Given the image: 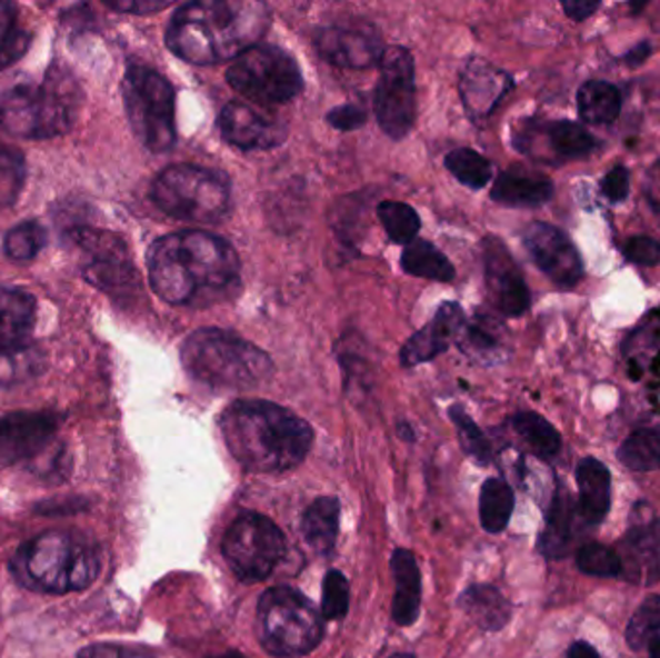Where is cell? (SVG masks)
Instances as JSON below:
<instances>
[{
  "mask_svg": "<svg viewBox=\"0 0 660 658\" xmlns=\"http://www.w3.org/2000/svg\"><path fill=\"white\" fill-rule=\"evenodd\" d=\"M211 658H246V657H243L242 652L228 651V652H224V655H217V657H211Z\"/></svg>",
  "mask_w": 660,
  "mask_h": 658,
  "instance_id": "cell-57",
  "label": "cell"
},
{
  "mask_svg": "<svg viewBox=\"0 0 660 658\" xmlns=\"http://www.w3.org/2000/svg\"><path fill=\"white\" fill-rule=\"evenodd\" d=\"M219 128L230 146L243 151H267L287 141L284 120L267 109L230 101L220 110Z\"/></svg>",
  "mask_w": 660,
  "mask_h": 658,
  "instance_id": "cell-16",
  "label": "cell"
},
{
  "mask_svg": "<svg viewBox=\"0 0 660 658\" xmlns=\"http://www.w3.org/2000/svg\"><path fill=\"white\" fill-rule=\"evenodd\" d=\"M390 658H416V657H413V655H408V652H398V655H394V657H390Z\"/></svg>",
  "mask_w": 660,
  "mask_h": 658,
  "instance_id": "cell-58",
  "label": "cell"
},
{
  "mask_svg": "<svg viewBox=\"0 0 660 658\" xmlns=\"http://www.w3.org/2000/svg\"><path fill=\"white\" fill-rule=\"evenodd\" d=\"M284 550V535L263 514H240L222 539V556L230 570L248 584L269 578L282 560Z\"/></svg>",
  "mask_w": 660,
  "mask_h": 658,
  "instance_id": "cell-11",
  "label": "cell"
},
{
  "mask_svg": "<svg viewBox=\"0 0 660 658\" xmlns=\"http://www.w3.org/2000/svg\"><path fill=\"white\" fill-rule=\"evenodd\" d=\"M659 542L653 531L649 527L643 529H633L628 534V545H626V560H633V578H657L660 576L659 564Z\"/></svg>",
  "mask_w": 660,
  "mask_h": 658,
  "instance_id": "cell-38",
  "label": "cell"
},
{
  "mask_svg": "<svg viewBox=\"0 0 660 658\" xmlns=\"http://www.w3.org/2000/svg\"><path fill=\"white\" fill-rule=\"evenodd\" d=\"M458 605L466 615L470 616L471 622L477 624L484 631H499L512 618V607L507 597L497 587L483 586V584L468 587L460 595Z\"/></svg>",
  "mask_w": 660,
  "mask_h": 658,
  "instance_id": "cell-27",
  "label": "cell"
},
{
  "mask_svg": "<svg viewBox=\"0 0 660 658\" xmlns=\"http://www.w3.org/2000/svg\"><path fill=\"white\" fill-rule=\"evenodd\" d=\"M78 83L60 67H51L39 86L23 83L0 99V128L22 139L64 136L76 122Z\"/></svg>",
  "mask_w": 660,
  "mask_h": 658,
  "instance_id": "cell-6",
  "label": "cell"
},
{
  "mask_svg": "<svg viewBox=\"0 0 660 658\" xmlns=\"http://www.w3.org/2000/svg\"><path fill=\"white\" fill-rule=\"evenodd\" d=\"M618 460L623 468L638 473L660 469V432L638 429L626 437L618 448Z\"/></svg>",
  "mask_w": 660,
  "mask_h": 658,
  "instance_id": "cell-34",
  "label": "cell"
},
{
  "mask_svg": "<svg viewBox=\"0 0 660 658\" xmlns=\"http://www.w3.org/2000/svg\"><path fill=\"white\" fill-rule=\"evenodd\" d=\"M643 191H646L647 203L653 211L660 212V159L647 170Z\"/></svg>",
  "mask_w": 660,
  "mask_h": 658,
  "instance_id": "cell-53",
  "label": "cell"
},
{
  "mask_svg": "<svg viewBox=\"0 0 660 658\" xmlns=\"http://www.w3.org/2000/svg\"><path fill=\"white\" fill-rule=\"evenodd\" d=\"M601 8L599 0H566L562 2V10L573 22H583L589 16H593Z\"/></svg>",
  "mask_w": 660,
  "mask_h": 658,
  "instance_id": "cell-52",
  "label": "cell"
},
{
  "mask_svg": "<svg viewBox=\"0 0 660 658\" xmlns=\"http://www.w3.org/2000/svg\"><path fill=\"white\" fill-rule=\"evenodd\" d=\"M88 508V502L78 497H60L52 500H43L36 506V514L41 516H70Z\"/></svg>",
  "mask_w": 660,
  "mask_h": 658,
  "instance_id": "cell-50",
  "label": "cell"
},
{
  "mask_svg": "<svg viewBox=\"0 0 660 658\" xmlns=\"http://www.w3.org/2000/svg\"><path fill=\"white\" fill-rule=\"evenodd\" d=\"M512 86L510 76L484 60H470L460 81L462 101L471 118H487Z\"/></svg>",
  "mask_w": 660,
  "mask_h": 658,
  "instance_id": "cell-20",
  "label": "cell"
},
{
  "mask_svg": "<svg viewBox=\"0 0 660 658\" xmlns=\"http://www.w3.org/2000/svg\"><path fill=\"white\" fill-rule=\"evenodd\" d=\"M651 43H639L638 47H633L626 57H623V62L631 68H638L646 62L649 57H651Z\"/></svg>",
  "mask_w": 660,
  "mask_h": 658,
  "instance_id": "cell-54",
  "label": "cell"
},
{
  "mask_svg": "<svg viewBox=\"0 0 660 658\" xmlns=\"http://www.w3.org/2000/svg\"><path fill=\"white\" fill-rule=\"evenodd\" d=\"M390 570L394 576V599L392 618L398 626L410 628L418 622L421 610V571L413 552L397 549L390 558Z\"/></svg>",
  "mask_w": 660,
  "mask_h": 658,
  "instance_id": "cell-24",
  "label": "cell"
},
{
  "mask_svg": "<svg viewBox=\"0 0 660 658\" xmlns=\"http://www.w3.org/2000/svg\"><path fill=\"white\" fill-rule=\"evenodd\" d=\"M554 196V183L549 176L521 164L510 167L494 180L491 198L499 206L512 209H537L549 203Z\"/></svg>",
  "mask_w": 660,
  "mask_h": 658,
  "instance_id": "cell-21",
  "label": "cell"
},
{
  "mask_svg": "<svg viewBox=\"0 0 660 658\" xmlns=\"http://www.w3.org/2000/svg\"><path fill=\"white\" fill-rule=\"evenodd\" d=\"M377 215L392 242L408 246L418 240L421 219L413 207L402 201H382L381 206L377 207Z\"/></svg>",
  "mask_w": 660,
  "mask_h": 658,
  "instance_id": "cell-37",
  "label": "cell"
},
{
  "mask_svg": "<svg viewBox=\"0 0 660 658\" xmlns=\"http://www.w3.org/2000/svg\"><path fill=\"white\" fill-rule=\"evenodd\" d=\"M531 132L541 136L550 147L554 157L560 159H586L587 154L593 153L597 149V139L587 132L583 126L572 120H557V122H547L543 126L528 124Z\"/></svg>",
  "mask_w": 660,
  "mask_h": 658,
  "instance_id": "cell-29",
  "label": "cell"
},
{
  "mask_svg": "<svg viewBox=\"0 0 660 658\" xmlns=\"http://www.w3.org/2000/svg\"><path fill=\"white\" fill-rule=\"evenodd\" d=\"M47 243V230L37 220H23L8 230L4 238V251L12 261L26 263L36 259Z\"/></svg>",
  "mask_w": 660,
  "mask_h": 658,
  "instance_id": "cell-40",
  "label": "cell"
},
{
  "mask_svg": "<svg viewBox=\"0 0 660 658\" xmlns=\"http://www.w3.org/2000/svg\"><path fill=\"white\" fill-rule=\"evenodd\" d=\"M513 490L507 481L502 479H487L481 487L479 495V518L487 534L499 535L507 529L512 518Z\"/></svg>",
  "mask_w": 660,
  "mask_h": 658,
  "instance_id": "cell-32",
  "label": "cell"
},
{
  "mask_svg": "<svg viewBox=\"0 0 660 658\" xmlns=\"http://www.w3.org/2000/svg\"><path fill=\"white\" fill-rule=\"evenodd\" d=\"M271 28V8L259 0H199L178 8L167 26V47L198 67L236 60Z\"/></svg>",
  "mask_w": 660,
  "mask_h": 658,
  "instance_id": "cell-2",
  "label": "cell"
},
{
  "mask_svg": "<svg viewBox=\"0 0 660 658\" xmlns=\"http://www.w3.org/2000/svg\"><path fill=\"white\" fill-rule=\"evenodd\" d=\"M484 285L492 306L507 317H521L531 306L526 278L513 261L512 253L499 238H487L483 242Z\"/></svg>",
  "mask_w": 660,
  "mask_h": 658,
  "instance_id": "cell-15",
  "label": "cell"
},
{
  "mask_svg": "<svg viewBox=\"0 0 660 658\" xmlns=\"http://www.w3.org/2000/svg\"><path fill=\"white\" fill-rule=\"evenodd\" d=\"M340 529V502L334 497L317 498L301 518V534L309 549L317 555H330L337 545Z\"/></svg>",
  "mask_w": 660,
  "mask_h": 658,
  "instance_id": "cell-28",
  "label": "cell"
},
{
  "mask_svg": "<svg viewBox=\"0 0 660 658\" xmlns=\"http://www.w3.org/2000/svg\"><path fill=\"white\" fill-rule=\"evenodd\" d=\"M317 52L329 64L340 68H371L379 64L384 54V44L374 30L350 28V26H327L319 28L313 37Z\"/></svg>",
  "mask_w": 660,
  "mask_h": 658,
  "instance_id": "cell-18",
  "label": "cell"
},
{
  "mask_svg": "<svg viewBox=\"0 0 660 658\" xmlns=\"http://www.w3.org/2000/svg\"><path fill=\"white\" fill-rule=\"evenodd\" d=\"M107 7L117 10V12H130V14H151V12H161L170 7V2H154V0H132V2H107Z\"/></svg>",
  "mask_w": 660,
  "mask_h": 658,
  "instance_id": "cell-51",
  "label": "cell"
},
{
  "mask_svg": "<svg viewBox=\"0 0 660 658\" xmlns=\"http://www.w3.org/2000/svg\"><path fill=\"white\" fill-rule=\"evenodd\" d=\"M512 427L516 435L531 448V452L543 460L554 458L562 448L560 432L539 413L521 411L512 417Z\"/></svg>",
  "mask_w": 660,
  "mask_h": 658,
  "instance_id": "cell-33",
  "label": "cell"
},
{
  "mask_svg": "<svg viewBox=\"0 0 660 658\" xmlns=\"http://www.w3.org/2000/svg\"><path fill=\"white\" fill-rule=\"evenodd\" d=\"M78 658H153L140 649L124 647V645L96 644L89 645L78 652Z\"/></svg>",
  "mask_w": 660,
  "mask_h": 658,
  "instance_id": "cell-49",
  "label": "cell"
},
{
  "mask_svg": "<svg viewBox=\"0 0 660 658\" xmlns=\"http://www.w3.org/2000/svg\"><path fill=\"white\" fill-rule=\"evenodd\" d=\"M327 120L332 128H337L340 132H352L366 124V110L358 104H344V107L330 110Z\"/></svg>",
  "mask_w": 660,
  "mask_h": 658,
  "instance_id": "cell-48",
  "label": "cell"
},
{
  "mask_svg": "<svg viewBox=\"0 0 660 658\" xmlns=\"http://www.w3.org/2000/svg\"><path fill=\"white\" fill-rule=\"evenodd\" d=\"M578 568L591 578H618L622 574V560L617 550L602 542H586L576 555Z\"/></svg>",
  "mask_w": 660,
  "mask_h": 658,
  "instance_id": "cell-43",
  "label": "cell"
},
{
  "mask_svg": "<svg viewBox=\"0 0 660 658\" xmlns=\"http://www.w3.org/2000/svg\"><path fill=\"white\" fill-rule=\"evenodd\" d=\"M70 242L83 253V275L88 282L109 293L132 292L140 285V275L120 236L80 227L70 232Z\"/></svg>",
  "mask_w": 660,
  "mask_h": 658,
  "instance_id": "cell-13",
  "label": "cell"
},
{
  "mask_svg": "<svg viewBox=\"0 0 660 658\" xmlns=\"http://www.w3.org/2000/svg\"><path fill=\"white\" fill-rule=\"evenodd\" d=\"M324 634L321 610L293 587H271L257 605V636L277 658H300L316 651Z\"/></svg>",
  "mask_w": 660,
  "mask_h": 658,
  "instance_id": "cell-7",
  "label": "cell"
},
{
  "mask_svg": "<svg viewBox=\"0 0 660 658\" xmlns=\"http://www.w3.org/2000/svg\"><path fill=\"white\" fill-rule=\"evenodd\" d=\"M59 423V416L49 411L0 416V468L37 458L54 439Z\"/></svg>",
  "mask_w": 660,
  "mask_h": 658,
  "instance_id": "cell-17",
  "label": "cell"
},
{
  "mask_svg": "<svg viewBox=\"0 0 660 658\" xmlns=\"http://www.w3.org/2000/svg\"><path fill=\"white\" fill-rule=\"evenodd\" d=\"M660 631V595L647 597L628 622L626 641L633 651L646 649L647 645L659 636Z\"/></svg>",
  "mask_w": 660,
  "mask_h": 658,
  "instance_id": "cell-41",
  "label": "cell"
},
{
  "mask_svg": "<svg viewBox=\"0 0 660 658\" xmlns=\"http://www.w3.org/2000/svg\"><path fill=\"white\" fill-rule=\"evenodd\" d=\"M622 93L609 81L589 80L578 91V112L589 126H609L620 117Z\"/></svg>",
  "mask_w": 660,
  "mask_h": 658,
  "instance_id": "cell-30",
  "label": "cell"
},
{
  "mask_svg": "<svg viewBox=\"0 0 660 658\" xmlns=\"http://www.w3.org/2000/svg\"><path fill=\"white\" fill-rule=\"evenodd\" d=\"M374 88V117L390 139L406 138L416 122V67L403 47H390L382 54Z\"/></svg>",
  "mask_w": 660,
  "mask_h": 658,
  "instance_id": "cell-12",
  "label": "cell"
},
{
  "mask_svg": "<svg viewBox=\"0 0 660 658\" xmlns=\"http://www.w3.org/2000/svg\"><path fill=\"white\" fill-rule=\"evenodd\" d=\"M523 246L533 263L558 286L570 290L583 278V259L572 240L560 228L531 222L523 230Z\"/></svg>",
  "mask_w": 660,
  "mask_h": 658,
  "instance_id": "cell-14",
  "label": "cell"
},
{
  "mask_svg": "<svg viewBox=\"0 0 660 658\" xmlns=\"http://www.w3.org/2000/svg\"><path fill=\"white\" fill-rule=\"evenodd\" d=\"M350 607V584L340 570H329L323 581L321 615L324 620H342Z\"/></svg>",
  "mask_w": 660,
  "mask_h": 658,
  "instance_id": "cell-44",
  "label": "cell"
},
{
  "mask_svg": "<svg viewBox=\"0 0 660 658\" xmlns=\"http://www.w3.org/2000/svg\"><path fill=\"white\" fill-rule=\"evenodd\" d=\"M31 43V33L18 20V7L0 0V72L22 59Z\"/></svg>",
  "mask_w": 660,
  "mask_h": 658,
  "instance_id": "cell-35",
  "label": "cell"
},
{
  "mask_svg": "<svg viewBox=\"0 0 660 658\" xmlns=\"http://www.w3.org/2000/svg\"><path fill=\"white\" fill-rule=\"evenodd\" d=\"M576 514H578V502H573L572 492H568L564 485H560L552 497V502H550L547 526L537 542L541 555L547 556L550 560L568 556L573 539V516Z\"/></svg>",
  "mask_w": 660,
  "mask_h": 658,
  "instance_id": "cell-26",
  "label": "cell"
},
{
  "mask_svg": "<svg viewBox=\"0 0 660 658\" xmlns=\"http://www.w3.org/2000/svg\"><path fill=\"white\" fill-rule=\"evenodd\" d=\"M230 88L263 107L290 103L300 96L303 78L290 52L277 44H256L227 70Z\"/></svg>",
  "mask_w": 660,
  "mask_h": 658,
  "instance_id": "cell-10",
  "label": "cell"
},
{
  "mask_svg": "<svg viewBox=\"0 0 660 658\" xmlns=\"http://www.w3.org/2000/svg\"><path fill=\"white\" fill-rule=\"evenodd\" d=\"M153 292L170 306L224 300L240 286V257L219 236L183 230L159 238L147 253Z\"/></svg>",
  "mask_w": 660,
  "mask_h": 658,
  "instance_id": "cell-1",
  "label": "cell"
},
{
  "mask_svg": "<svg viewBox=\"0 0 660 658\" xmlns=\"http://www.w3.org/2000/svg\"><path fill=\"white\" fill-rule=\"evenodd\" d=\"M151 199L172 219L219 225L230 211V183L217 170L172 164L154 178Z\"/></svg>",
  "mask_w": 660,
  "mask_h": 658,
  "instance_id": "cell-8",
  "label": "cell"
},
{
  "mask_svg": "<svg viewBox=\"0 0 660 658\" xmlns=\"http://www.w3.org/2000/svg\"><path fill=\"white\" fill-rule=\"evenodd\" d=\"M578 514L587 526H601L612 505V477L601 460L583 458L576 469Z\"/></svg>",
  "mask_w": 660,
  "mask_h": 658,
  "instance_id": "cell-22",
  "label": "cell"
},
{
  "mask_svg": "<svg viewBox=\"0 0 660 658\" xmlns=\"http://www.w3.org/2000/svg\"><path fill=\"white\" fill-rule=\"evenodd\" d=\"M36 317V298L30 292L0 286V351L28 346Z\"/></svg>",
  "mask_w": 660,
  "mask_h": 658,
  "instance_id": "cell-23",
  "label": "cell"
},
{
  "mask_svg": "<svg viewBox=\"0 0 660 658\" xmlns=\"http://www.w3.org/2000/svg\"><path fill=\"white\" fill-rule=\"evenodd\" d=\"M568 658H601L593 645L586 644V641H576L572 647L568 649Z\"/></svg>",
  "mask_w": 660,
  "mask_h": 658,
  "instance_id": "cell-55",
  "label": "cell"
},
{
  "mask_svg": "<svg viewBox=\"0 0 660 658\" xmlns=\"http://www.w3.org/2000/svg\"><path fill=\"white\" fill-rule=\"evenodd\" d=\"M450 417H452V423L456 425L463 452L468 453V458L476 461L477 466H489L492 461L491 442L479 429V425L460 406H454L450 410Z\"/></svg>",
  "mask_w": 660,
  "mask_h": 658,
  "instance_id": "cell-42",
  "label": "cell"
},
{
  "mask_svg": "<svg viewBox=\"0 0 660 658\" xmlns=\"http://www.w3.org/2000/svg\"><path fill=\"white\" fill-rule=\"evenodd\" d=\"M649 658H660V636L654 637L651 644L647 645Z\"/></svg>",
  "mask_w": 660,
  "mask_h": 658,
  "instance_id": "cell-56",
  "label": "cell"
},
{
  "mask_svg": "<svg viewBox=\"0 0 660 658\" xmlns=\"http://www.w3.org/2000/svg\"><path fill=\"white\" fill-rule=\"evenodd\" d=\"M444 164L458 182L468 186L471 190H481L491 182V161L470 147H460V149L450 151L444 159Z\"/></svg>",
  "mask_w": 660,
  "mask_h": 658,
  "instance_id": "cell-36",
  "label": "cell"
},
{
  "mask_svg": "<svg viewBox=\"0 0 660 658\" xmlns=\"http://www.w3.org/2000/svg\"><path fill=\"white\" fill-rule=\"evenodd\" d=\"M126 114L136 138L153 153L177 143V93L164 76L143 64H130L122 80Z\"/></svg>",
  "mask_w": 660,
  "mask_h": 658,
  "instance_id": "cell-9",
  "label": "cell"
},
{
  "mask_svg": "<svg viewBox=\"0 0 660 658\" xmlns=\"http://www.w3.org/2000/svg\"><path fill=\"white\" fill-rule=\"evenodd\" d=\"M12 574L26 589L47 595L83 591L101 571L96 542L76 531H43L18 549Z\"/></svg>",
  "mask_w": 660,
  "mask_h": 658,
  "instance_id": "cell-4",
  "label": "cell"
},
{
  "mask_svg": "<svg viewBox=\"0 0 660 658\" xmlns=\"http://www.w3.org/2000/svg\"><path fill=\"white\" fill-rule=\"evenodd\" d=\"M402 269L411 277L427 278L434 282H452L456 269L448 257L427 240H413L402 251Z\"/></svg>",
  "mask_w": 660,
  "mask_h": 658,
  "instance_id": "cell-31",
  "label": "cell"
},
{
  "mask_svg": "<svg viewBox=\"0 0 660 658\" xmlns=\"http://www.w3.org/2000/svg\"><path fill=\"white\" fill-rule=\"evenodd\" d=\"M456 345L476 363L494 366L504 356V330L491 315L476 313L463 322Z\"/></svg>",
  "mask_w": 660,
  "mask_h": 658,
  "instance_id": "cell-25",
  "label": "cell"
},
{
  "mask_svg": "<svg viewBox=\"0 0 660 658\" xmlns=\"http://www.w3.org/2000/svg\"><path fill=\"white\" fill-rule=\"evenodd\" d=\"M39 359H41L39 353L31 350L30 346L0 351V382H18L30 379L41 369Z\"/></svg>",
  "mask_w": 660,
  "mask_h": 658,
  "instance_id": "cell-45",
  "label": "cell"
},
{
  "mask_svg": "<svg viewBox=\"0 0 660 658\" xmlns=\"http://www.w3.org/2000/svg\"><path fill=\"white\" fill-rule=\"evenodd\" d=\"M466 322L462 306L454 301L442 303L433 319L427 327L418 330L413 337L403 345L400 351V361L403 367H416L437 358L458 340V335Z\"/></svg>",
  "mask_w": 660,
  "mask_h": 658,
  "instance_id": "cell-19",
  "label": "cell"
},
{
  "mask_svg": "<svg viewBox=\"0 0 660 658\" xmlns=\"http://www.w3.org/2000/svg\"><path fill=\"white\" fill-rule=\"evenodd\" d=\"M180 358L191 379L224 390L256 388L274 373V363L267 351L230 330L191 332L183 340Z\"/></svg>",
  "mask_w": 660,
  "mask_h": 658,
  "instance_id": "cell-5",
  "label": "cell"
},
{
  "mask_svg": "<svg viewBox=\"0 0 660 658\" xmlns=\"http://www.w3.org/2000/svg\"><path fill=\"white\" fill-rule=\"evenodd\" d=\"M623 257L639 267H657L660 265V242L649 236H633L623 246Z\"/></svg>",
  "mask_w": 660,
  "mask_h": 658,
  "instance_id": "cell-46",
  "label": "cell"
},
{
  "mask_svg": "<svg viewBox=\"0 0 660 658\" xmlns=\"http://www.w3.org/2000/svg\"><path fill=\"white\" fill-rule=\"evenodd\" d=\"M28 178L23 154L0 141V209L14 206Z\"/></svg>",
  "mask_w": 660,
  "mask_h": 658,
  "instance_id": "cell-39",
  "label": "cell"
},
{
  "mask_svg": "<svg viewBox=\"0 0 660 658\" xmlns=\"http://www.w3.org/2000/svg\"><path fill=\"white\" fill-rule=\"evenodd\" d=\"M219 423L228 452L251 473L290 471L313 447L311 425L267 400H236Z\"/></svg>",
  "mask_w": 660,
  "mask_h": 658,
  "instance_id": "cell-3",
  "label": "cell"
},
{
  "mask_svg": "<svg viewBox=\"0 0 660 658\" xmlns=\"http://www.w3.org/2000/svg\"><path fill=\"white\" fill-rule=\"evenodd\" d=\"M601 191L610 203H620L630 196V170L623 164H618L602 178Z\"/></svg>",
  "mask_w": 660,
  "mask_h": 658,
  "instance_id": "cell-47",
  "label": "cell"
}]
</instances>
